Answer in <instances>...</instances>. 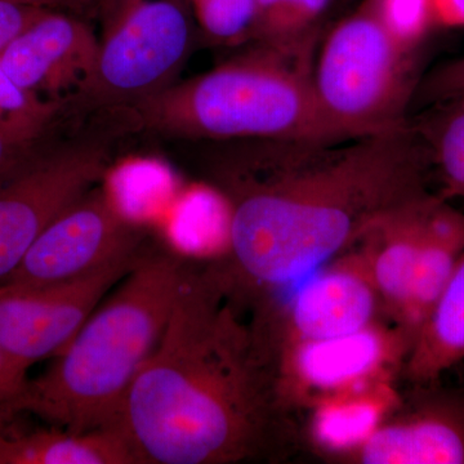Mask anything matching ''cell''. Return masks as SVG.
I'll list each match as a JSON object with an SVG mask.
<instances>
[{
    "label": "cell",
    "instance_id": "obj_1",
    "mask_svg": "<svg viewBox=\"0 0 464 464\" xmlns=\"http://www.w3.org/2000/svg\"><path fill=\"white\" fill-rule=\"evenodd\" d=\"M204 181L228 212V264L250 304L286 290L356 246L398 208L430 194L429 157L411 121L323 142L197 143Z\"/></svg>",
    "mask_w": 464,
    "mask_h": 464
},
{
    "label": "cell",
    "instance_id": "obj_2",
    "mask_svg": "<svg viewBox=\"0 0 464 464\" xmlns=\"http://www.w3.org/2000/svg\"><path fill=\"white\" fill-rule=\"evenodd\" d=\"M222 264H190L115 426L140 464L283 459L297 445L273 356Z\"/></svg>",
    "mask_w": 464,
    "mask_h": 464
},
{
    "label": "cell",
    "instance_id": "obj_3",
    "mask_svg": "<svg viewBox=\"0 0 464 464\" xmlns=\"http://www.w3.org/2000/svg\"><path fill=\"white\" fill-rule=\"evenodd\" d=\"M190 262L143 252L56 362L2 411L32 413L72 432L112 426L130 384L157 347Z\"/></svg>",
    "mask_w": 464,
    "mask_h": 464
},
{
    "label": "cell",
    "instance_id": "obj_4",
    "mask_svg": "<svg viewBox=\"0 0 464 464\" xmlns=\"http://www.w3.org/2000/svg\"><path fill=\"white\" fill-rule=\"evenodd\" d=\"M314 61L253 45L125 110L130 132L191 143L244 140L338 142L314 96Z\"/></svg>",
    "mask_w": 464,
    "mask_h": 464
},
{
    "label": "cell",
    "instance_id": "obj_5",
    "mask_svg": "<svg viewBox=\"0 0 464 464\" xmlns=\"http://www.w3.org/2000/svg\"><path fill=\"white\" fill-rule=\"evenodd\" d=\"M417 51L406 50L386 29L373 0L324 35L314 60V96L335 141L386 132L409 121L417 92Z\"/></svg>",
    "mask_w": 464,
    "mask_h": 464
},
{
    "label": "cell",
    "instance_id": "obj_6",
    "mask_svg": "<svg viewBox=\"0 0 464 464\" xmlns=\"http://www.w3.org/2000/svg\"><path fill=\"white\" fill-rule=\"evenodd\" d=\"M99 57L76 114L121 111L173 83L190 56L194 17L188 0H102Z\"/></svg>",
    "mask_w": 464,
    "mask_h": 464
},
{
    "label": "cell",
    "instance_id": "obj_7",
    "mask_svg": "<svg viewBox=\"0 0 464 464\" xmlns=\"http://www.w3.org/2000/svg\"><path fill=\"white\" fill-rule=\"evenodd\" d=\"M58 139L57 127L16 173L0 182V283L14 273L39 235L70 204L96 188L112 161L121 121Z\"/></svg>",
    "mask_w": 464,
    "mask_h": 464
},
{
    "label": "cell",
    "instance_id": "obj_8",
    "mask_svg": "<svg viewBox=\"0 0 464 464\" xmlns=\"http://www.w3.org/2000/svg\"><path fill=\"white\" fill-rule=\"evenodd\" d=\"M293 286L282 301L253 307V323L273 359L288 344L340 337L389 319L357 244Z\"/></svg>",
    "mask_w": 464,
    "mask_h": 464
},
{
    "label": "cell",
    "instance_id": "obj_9",
    "mask_svg": "<svg viewBox=\"0 0 464 464\" xmlns=\"http://www.w3.org/2000/svg\"><path fill=\"white\" fill-rule=\"evenodd\" d=\"M413 337L390 319L362 331L298 342L274 355L277 392L295 415L359 384L402 375Z\"/></svg>",
    "mask_w": 464,
    "mask_h": 464
},
{
    "label": "cell",
    "instance_id": "obj_10",
    "mask_svg": "<svg viewBox=\"0 0 464 464\" xmlns=\"http://www.w3.org/2000/svg\"><path fill=\"white\" fill-rule=\"evenodd\" d=\"M145 230L97 185L39 235L5 284L53 285L96 273L143 248Z\"/></svg>",
    "mask_w": 464,
    "mask_h": 464
},
{
    "label": "cell",
    "instance_id": "obj_11",
    "mask_svg": "<svg viewBox=\"0 0 464 464\" xmlns=\"http://www.w3.org/2000/svg\"><path fill=\"white\" fill-rule=\"evenodd\" d=\"M141 250L72 282L42 286L0 283V347L25 372L56 356L106 293L132 270Z\"/></svg>",
    "mask_w": 464,
    "mask_h": 464
},
{
    "label": "cell",
    "instance_id": "obj_12",
    "mask_svg": "<svg viewBox=\"0 0 464 464\" xmlns=\"http://www.w3.org/2000/svg\"><path fill=\"white\" fill-rule=\"evenodd\" d=\"M99 48L82 16L47 9L2 52L0 63L18 87L65 108L91 81Z\"/></svg>",
    "mask_w": 464,
    "mask_h": 464
},
{
    "label": "cell",
    "instance_id": "obj_13",
    "mask_svg": "<svg viewBox=\"0 0 464 464\" xmlns=\"http://www.w3.org/2000/svg\"><path fill=\"white\" fill-rule=\"evenodd\" d=\"M338 463L464 464V400L426 398L401 405Z\"/></svg>",
    "mask_w": 464,
    "mask_h": 464
},
{
    "label": "cell",
    "instance_id": "obj_14",
    "mask_svg": "<svg viewBox=\"0 0 464 464\" xmlns=\"http://www.w3.org/2000/svg\"><path fill=\"white\" fill-rule=\"evenodd\" d=\"M439 199L424 195L382 217L357 246L364 252L390 320L399 324L411 292L418 249L427 217Z\"/></svg>",
    "mask_w": 464,
    "mask_h": 464
},
{
    "label": "cell",
    "instance_id": "obj_15",
    "mask_svg": "<svg viewBox=\"0 0 464 464\" xmlns=\"http://www.w3.org/2000/svg\"><path fill=\"white\" fill-rule=\"evenodd\" d=\"M396 380L359 384L311 406L306 411L311 447L325 459L338 462L364 444L404 404Z\"/></svg>",
    "mask_w": 464,
    "mask_h": 464
},
{
    "label": "cell",
    "instance_id": "obj_16",
    "mask_svg": "<svg viewBox=\"0 0 464 464\" xmlns=\"http://www.w3.org/2000/svg\"><path fill=\"white\" fill-rule=\"evenodd\" d=\"M463 253L464 213L439 197L424 225L408 304L400 322L413 342Z\"/></svg>",
    "mask_w": 464,
    "mask_h": 464
},
{
    "label": "cell",
    "instance_id": "obj_17",
    "mask_svg": "<svg viewBox=\"0 0 464 464\" xmlns=\"http://www.w3.org/2000/svg\"><path fill=\"white\" fill-rule=\"evenodd\" d=\"M464 360V253L415 335L402 377L432 383Z\"/></svg>",
    "mask_w": 464,
    "mask_h": 464
},
{
    "label": "cell",
    "instance_id": "obj_18",
    "mask_svg": "<svg viewBox=\"0 0 464 464\" xmlns=\"http://www.w3.org/2000/svg\"><path fill=\"white\" fill-rule=\"evenodd\" d=\"M5 464H140L121 430L72 432L52 427L11 438Z\"/></svg>",
    "mask_w": 464,
    "mask_h": 464
},
{
    "label": "cell",
    "instance_id": "obj_19",
    "mask_svg": "<svg viewBox=\"0 0 464 464\" xmlns=\"http://www.w3.org/2000/svg\"><path fill=\"white\" fill-rule=\"evenodd\" d=\"M334 0H256L250 42L298 60H315V48Z\"/></svg>",
    "mask_w": 464,
    "mask_h": 464
},
{
    "label": "cell",
    "instance_id": "obj_20",
    "mask_svg": "<svg viewBox=\"0 0 464 464\" xmlns=\"http://www.w3.org/2000/svg\"><path fill=\"white\" fill-rule=\"evenodd\" d=\"M429 106L411 123L438 176L436 194L448 201L464 199V93Z\"/></svg>",
    "mask_w": 464,
    "mask_h": 464
},
{
    "label": "cell",
    "instance_id": "obj_21",
    "mask_svg": "<svg viewBox=\"0 0 464 464\" xmlns=\"http://www.w3.org/2000/svg\"><path fill=\"white\" fill-rule=\"evenodd\" d=\"M63 106L18 87L0 63V134L18 142L41 141L54 130Z\"/></svg>",
    "mask_w": 464,
    "mask_h": 464
},
{
    "label": "cell",
    "instance_id": "obj_22",
    "mask_svg": "<svg viewBox=\"0 0 464 464\" xmlns=\"http://www.w3.org/2000/svg\"><path fill=\"white\" fill-rule=\"evenodd\" d=\"M198 32L213 45L250 42L256 0H188Z\"/></svg>",
    "mask_w": 464,
    "mask_h": 464
},
{
    "label": "cell",
    "instance_id": "obj_23",
    "mask_svg": "<svg viewBox=\"0 0 464 464\" xmlns=\"http://www.w3.org/2000/svg\"><path fill=\"white\" fill-rule=\"evenodd\" d=\"M378 16L406 50L418 51L435 26L432 0H373Z\"/></svg>",
    "mask_w": 464,
    "mask_h": 464
},
{
    "label": "cell",
    "instance_id": "obj_24",
    "mask_svg": "<svg viewBox=\"0 0 464 464\" xmlns=\"http://www.w3.org/2000/svg\"><path fill=\"white\" fill-rule=\"evenodd\" d=\"M464 93V56L449 61L433 70L418 84L415 96L430 103Z\"/></svg>",
    "mask_w": 464,
    "mask_h": 464
},
{
    "label": "cell",
    "instance_id": "obj_25",
    "mask_svg": "<svg viewBox=\"0 0 464 464\" xmlns=\"http://www.w3.org/2000/svg\"><path fill=\"white\" fill-rule=\"evenodd\" d=\"M50 8L36 7L14 0H0V54Z\"/></svg>",
    "mask_w": 464,
    "mask_h": 464
},
{
    "label": "cell",
    "instance_id": "obj_26",
    "mask_svg": "<svg viewBox=\"0 0 464 464\" xmlns=\"http://www.w3.org/2000/svg\"><path fill=\"white\" fill-rule=\"evenodd\" d=\"M43 141L41 140L33 143L18 142L0 134V182L16 173L33 157Z\"/></svg>",
    "mask_w": 464,
    "mask_h": 464
},
{
    "label": "cell",
    "instance_id": "obj_27",
    "mask_svg": "<svg viewBox=\"0 0 464 464\" xmlns=\"http://www.w3.org/2000/svg\"><path fill=\"white\" fill-rule=\"evenodd\" d=\"M26 374L0 347V409L23 393L29 381Z\"/></svg>",
    "mask_w": 464,
    "mask_h": 464
},
{
    "label": "cell",
    "instance_id": "obj_28",
    "mask_svg": "<svg viewBox=\"0 0 464 464\" xmlns=\"http://www.w3.org/2000/svg\"><path fill=\"white\" fill-rule=\"evenodd\" d=\"M435 26L464 29V0H432Z\"/></svg>",
    "mask_w": 464,
    "mask_h": 464
},
{
    "label": "cell",
    "instance_id": "obj_29",
    "mask_svg": "<svg viewBox=\"0 0 464 464\" xmlns=\"http://www.w3.org/2000/svg\"><path fill=\"white\" fill-rule=\"evenodd\" d=\"M102 0H60V11L83 16L85 14H99Z\"/></svg>",
    "mask_w": 464,
    "mask_h": 464
},
{
    "label": "cell",
    "instance_id": "obj_30",
    "mask_svg": "<svg viewBox=\"0 0 464 464\" xmlns=\"http://www.w3.org/2000/svg\"><path fill=\"white\" fill-rule=\"evenodd\" d=\"M9 441L11 438L5 436V433L0 431V464H5V458H7Z\"/></svg>",
    "mask_w": 464,
    "mask_h": 464
}]
</instances>
